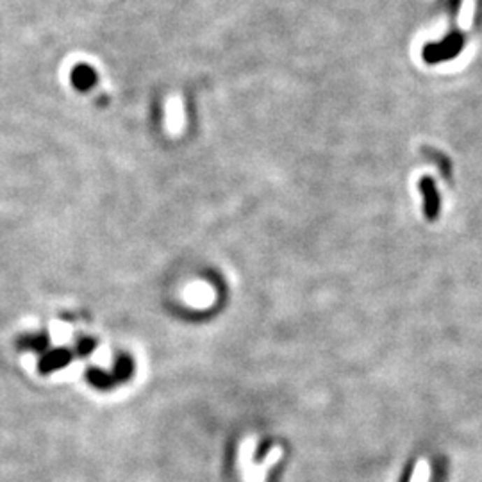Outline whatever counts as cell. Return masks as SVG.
I'll return each instance as SVG.
<instances>
[{"instance_id":"cell-1","label":"cell","mask_w":482,"mask_h":482,"mask_svg":"<svg viewBox=\"0 0 482 482\" xmlns=\"http://www.w3.org/2000/svg\"><path fill=\"white\" fill-rule=\"evenodd\" d=\"M95 80V73L90 66H77L76 72H73V83L77 86H88Z\"/></svg>"}]
</instances>
